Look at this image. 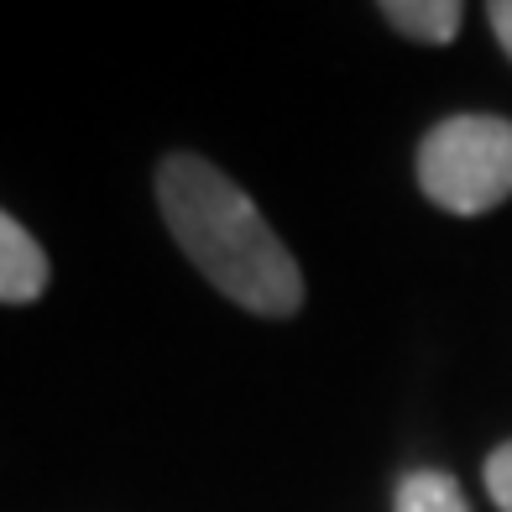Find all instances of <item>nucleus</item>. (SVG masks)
Instances as JSON below:
<instances>
[{
    "instance_id": "nucleus-1",
    "label": "nucleus",
    "mask_w": 512,
    "mask_h": 512,
    "mask_svg": "<svg viewBox=\"0 0 512 512\" xmlns=\"http://www.w3.org/2000/svg\"><path fill=\"white\" fill-rule=\"evenodd\" d=\"M157 209L178 251L215 283L230 304L262 319H288L304 309V272L277 241L230 173L194 152H168L157 162Z\"/></svg>"
},
{
    "instance_id": "nucleus-2",
    "label": "nucleus",
    "mask_w": 512,
    "mask_h": 512,
    "mask_svg": "<svg viewBox=\"0 0 512 512\" xmlns=\"http://www.w3.org/2000/svg\"><path fill=\"white\" fill-rule=\"evenodd\" d=\"M418 189L450 215H486L512 199V121L450 115L418 147Z\"/></svg>"
},
{
    "instance_id": "nucleus-3",
    "label": "nucleus",
    "mask_w": 512,
    "mask_h": 512,
    "mask_svg": "<svg viewBox=\"0 0 512 512\" xmlns=\"http://www.w3.org/2000/svg\"><path fill=\"white\" fill-rule=\"evenodd\" d=\"M48 251L32 241V230L0 209V304H32L48 288Z\"/></svg>"
},
{
    "instance_id": "nucleus-4",
    "label": "nucleus",
    "mask_w": 512,
    "mask_h": 512,
    "mask_svg": "<svg viewBox=\"0 0 512 512\" xmlns=\"http://www.w3.org/2000/svg\"><path fill=\"white\" fill-rule=\"evenodd\" d=\"M387 27L403 32L413 42H429V48H445V42H455L465 11L455 6V0H387L382 6Z\"/></svg>"
},
{
    "instance_id": "nucleus-5",
    "label": "nucleus",
    "mask_w": 512,
    "mask_h": 512,
    "mask_svg": "<svg viewBox=\"0 0 512 512\" xmlns=\"http://www.w3.org/2000/svg\"><path fill=\"white\" fill-rule=\"evenodd\" d=\"M392 512H471L460 481L445 471H413L398 481V497H392Z\"/></svg>"
},
{
    "instance_id": "nucleus-6",
    "label": "nucleus",
    "mask_w": 512,
    "mask_h": 512,
    "mask_svg": "<svg viewBox=\"0 0 512 512\" xmlns=\"http://www.w3.org/2000/svg\"><path fill=\"white\" fill-rule=\"evenodd\" d=\"M486 492H492L497 512H512V439L486 455Z\"/></svg>"
},
{
    "instance_id": "nucleus-7",
    "label": "nucleus",
    "mask_w": 512,
    "mask_h": 512,
    "mask_svg": "<svg viewBox=\"0 0 512 512\" xmlns=\"http://www.w3.org/2000/svg\"><path fill=\"white\" fill-rule=\"evenodd\" d=\"M486 21H492V32H497V42H502V53L512 58V0H492V6H486Z\"/></svg>"
}]
</instances>
